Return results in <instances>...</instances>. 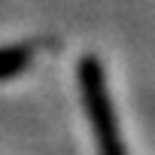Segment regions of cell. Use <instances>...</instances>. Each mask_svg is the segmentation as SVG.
<instances>
[{"instance_id":"1","label":"cell","mask_w":155,"mask_h":155,"mask_svg":"<svg viewBox=\"0 0 155 155\" xmlns=\"http://www.w3.org/2000/svg\"><path fill=\"white\" fill-rule=\"evenodd\" d=\"M76 82H79V94H82V107L91 125L97 155H128L122 134H119V119H116V107L110 97V85H107V67L101 64L97 55H85L76 64Z\"/></svg>"},{"instance_id":"2","label":"cell","mask_w":155,"mask_h":155,"mask_svg":"<svg viewBox=\"0 0 155 155\" xmlns=\"http://www.w3.org/2000/svg\"><path fill=\"white\" fill-rule=\"evenodd\" d=\"M34 58H37V43L0 46V82H3V79H12V76H18V73H25Z\"/></svg>"}]
</instances>
